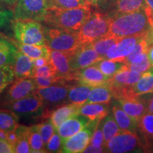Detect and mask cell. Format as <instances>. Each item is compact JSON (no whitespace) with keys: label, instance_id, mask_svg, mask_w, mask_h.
I'll return each mask as SVG.
<instances>
[{"label":"cell","instance_id":"obj_9","mask_svg":"<svg viewBox=\"0 0 153 153\" xmlns=\"http://www.w3.org/2000/svg\"><path fill=\"white\" fill-rule=\"evenodd\" d=\"M101 120H91L87 126L77 133L69 137L63 143L62 152L79 153L83 152L90 143L94 133Z\"/></svg>","mask_w":153,"mask_h":153},{"label":"cell","instance_id":"obj_14","mask_svg":"<svg viewBox=\"0 0 153 153\" xmlns=\"http://www.w3.org/2000/svg\"><path fill=\"white\" fill-rule=\"evenodd\" d=\"M70 53L51 50L50 62L54 68L56 76L65 82L74 81L75 72L73 71L70 62Z\"/></svg>","mask_w":153,"mask_h":153},{"label":"cell","instance_id":"obj_33","mask_svg":"<svg viewBox=\"0 0 153 153\" xmlns=\"http://www.w3.org/2000/svg\"><path fill=\"white\" fill-rule=\"evenodd\" d=\"M137 128L143 136L145 137V142L153 138V114L146 113L137 121Z\"/></svg>","mask_w":153,"mask_h":153},{"label":"cell","instance_id":"obj_8","mask_svg":"<svg viewBox=\"0 0 153 153\" xmlns=\"http://www.w3.org/2000/svg\"><path fill=\"white\" fill-rule=\"evenodd\" d=\"M48 10V0H17L13 19H29L43 22Z\"/></svg>","mask_w":153,"mask_h":153},{"label":"cell","instance_id":"obj_6","mask_svg":"<svg viewBox=\"0 0 153 153\" xmlns=\"http://www.w3.org/2000/svg\"><path fill=\"white\" fill-rule=\"evenodd\" d=\"M4 106L16 114L19 118H34L41 116L45 118V105L43 99L36 92L20 100L4 103Z\"/></svg>","mask_w":153,"mask_h":153},{"label":"cell","instance_id":"obj_48","mask_svg":"<svg viewBox=\"0 0 153 153\" xmlns=\"http://www.w3.org/2000/svg\"><path fill=\"white\" fill-rule=\"evenodd\" d=\"M105 149L104 147H98L89 144V145L85 148L83 152H104Z\"/></svg>","mask_w":153,"mask_h":153},{"label":"cell","instance_id":"obj_16","mask_svg":"<svg viewBox=\"0 0 153 153\" xmlns=\"http://www.w3.org/2000/svg\"><path fill=\"white\" fill-rule=\"evenodd\" d=\"M90 121L91 120L86 116L76 114L61 124L57 130L64 143L69 137L81 131Z\"/></svg>","mask_w":153,"mask_h":153},{"label":"cell","instance_id":"obj_1","mask_svg":"<svg viewBox=\"0 0 153 153\" xmlns=\"http://www.w3.org/2000/svg\"><path fill=\"white\" fill-rule=\"evenodd\" d=\"M152 28L148 14L145 9H143L112 16L109 30L106 35L121 38L147 33Z\"/></svg>","mask_w":153,"mask_h":153},{"label":"cell","instance_id":"obj_38","mask_svg":"<svg viewBox=\"0 0 153 153\" xmlns=\"http://www.w3.org/2000/svg\"><path fill=\"white\" fill-rule=\"evenodd\" d=\"M146 36H145V38H143V39H141L140 41L136 44V45L134 48L133 51H132V52L130 53L128 56L126 57L125 60H123V62L125 63L126 65H131L137 57L140 56V55H142L143 53L148 52L150 45H149L148 42L146 39Z\"/></svg>","mask_w":153,"mask_h":153},{"label":"cell","instance_id":"obj_45","mask_svg":"<svg viewBox=\"0 0 153 153\" xmlns=\"http://www.w3.org/2000/svg\"><path fill=\"white\" fill-rule=\"evenodd\" d=\"M14 19V12L8 9H0V28L4 27Z\"/></svg>","mask_w":153,"mask_h":153},{"label":"cell","instance_id":"obj_18","mask_svg":"<svg viewBox=\"0 0 153 153\" xmlns=\"http://www.w3.org/2000/svg\"><path fill=\"white\" fill-rule=\"evenodd\" d=\"M118 104L131 117L136 121L143 115L148 113L147 100L140 99V97L116 99Z\"/></svg>","mask_w":153,"mask_h":153},{"label":"cell","instance_id":"obj_44","mask_svg":"<svg viewBox=\"0 0 153 153\" xmlns=\"http://www.w3.org/2000/svg\"><path fill=\"white\" fill-rule=\"evenodd\" d=\"M89 144L98 147H104V148L105 143L104 134H103L102 128H101L100 123H99L98 127L96 129L94 133L93 136L91 137V140Z\"/></svg>","mask_w":153,"mask_h":153},{"label":"cell","instance_id":"obj_37","mask_svg":"<svg viewBox=\"0 0 153 153\" xmlns=\"http://www.w3.org/2000/svg\"><path fill=\"white\" fill-rule=\"evenodd\" d=\"M132 71L142 74L148 70L151 67L150 60L148 56V52H145L140 55L129 65H127Z\"/></svg>","mask_w":153,"mask_h":153},{"label":"cell","instance_id":"obj_32","mask_svg":"<svg viewBox=\"0 0 153 153\" xmlns=\"http://www.w3.org/2000/svg\"><path fill=\"white\" fill-rule=\"evenodd\" d=\"M94 65L105 75L110 78L119 72L126 65L125 63L121 61L108 60L106 58L103 59Z\"/></svg>","mask_w":153,"mask_h":153},{"label":"cell","instance_id":"obj_7","mask_svg":"<svg viewBox=\"0 0 153 153\" xmlns=\"http://www.w3.org/2000/svg\"><path fill=\"white\" fill-rule=\"evenodd\" d=\"M105 152L125 153L131 152H146L145 144L135 132L120 130L104 145Z\"/></svg>","mask_w":153,"mask_h":153},{"label":"cell","instance_id":"obj_52","mask_svg":"<svg viewBox=\"0 0 153 153\" xmlns=\"http://www.w3.org/2000/svg\"><path fill=\"white\" fill-rule=\"evenodd\" d=\"M0 2L10 6V7H14V6L16 5L17 0H0Z\"/></svg>","mask_w":153,"mask_h":153},{"label":"cell","instance_id":"obj_28","mask_svg":"<svg viewBox=\"0 0 153 153\" xmlns=\"http://www.w3.org/2000/svg\"><path fill=\"white\" fill-rule=\"evenodd\" d=\"M100 125L102 128L103 134L104 137V145L106 144L111 139L116 135L120 131L119 126L116 123L112 112L109 113L106 116L101 120Z\"/></svg>","mask_w":153,"mask_h":153},{"label":"cell","instance_id":"obj_29","mask_svg":"<svg viewBox=\"0 0 153 153\" xmlns=\"http://www.w3.org/2000/svg\"><path fill=\"white\" fill-rule=\"evenodd\" d=\"M19 118L11 110L0 109V129L7 133L14 132L20 124Z\"/></svg>","mask_w":153,"mask_h":153},{"label":"cell","instance_id":"obj_53","mask_svg":"<svg viewBox=\"0 0 153 153\" xmlns=\"http://www.w3.org/2000/svg\"><path fill=\"white\" fill-rule=\"evenodd\" d=\"M145 148H146V151L153 150V138L145 142Z\"/></svg>","mask_w":153,"mask_h":153},{"label":"cell","instance_id":"obj_27","mask_svg":"<svg viewBox=\"0 0 153 153\" xmlns=\"http://www.w3.org/2000/svg\"><path fill=\"white\" fill-rule=\"evenodd\" d=\"M17 48L9 40L0 38V67L11 65L14 62Z\"/></svg>","mask_w":153,"mask_h":153},{"label":"cell","instance_id":"obj_23","mask_svg":"<svg viewBox=\"0 0 153 153\" xmlns=\"http://www.w3.org/2000/svg\"><path fill=\"white\" fill-rule=\"evenodd\" d=\"M78 114L83 115L91 120H102L109 114V105L101 103L85 104L80 106Z\"/></svg>","mask_w":153,"mask_h":153},{"label":"cell","instance_id":"obj_19","mask_svg":"<svg viewBox=\"0 0 153 153\" xmlns=\"http://www.w3.org/2000/svg\"><path fill=\"white\" fill-rule=\"evenodd\" d=\"M145 0H113L106 14L112 17L145 9Z\"/></svg>","mask_w":153,"mask_h":153},{"label":"cell","instance_id":"obj_26","mask_svg":"<svg viewBox=\"0 0 153 153\" xmlns=\"http://www.w3.org/2000/svg\"><path fill=\"white\" fill-rule=\"evenodd\" d=\"M92 87L85 85H78L71 86L68 93V103L78 104L82 106L87 101Z\"/></svg>","mask_w":153,"mask_h":153},{"label":"cell","instance_id":"obj_50","mask_svg":"<svg viewBox=\"0 0 153 153\" xmlns=\"http://www.w3.org/2000/svg\"><path fill=\"white\" fill-rule=\"evenodd\" d=\"M148 56L149 60H150L151 66L153 67V44L150 45V47H149L148 51Z\"/></svg>","mask_w":153,"mask_h":153},{"label":"cell","instance_id":"obj_15","mask_svg":"<svg viewBox=\"0 0 153 153\" xmlns=\"http://www.w3.org/2000/svg\"><path fill=\"white\" fill-rule=\"evenodd\" d=\"M110 77L105 75L95 65L82 68L75 72L74 81L78 84L90 86L91 87L107 85Z\"/></svg>","mask_w":153,"mask_h":153},{"label":"cell","instance_id":"obj_39","mask_svg":"<svg viewBox=\"0 0 153 153\" xmlns=\"http://www.w3.org/2000/svg\"><path fill=\"white\" fill-rule=\"evenodd\" d=\"M37 126L45 146L47 143L49 142L50 139L53 136V134H54L55 128L54 127L52 121H51L50 118L48 120H47L46 121L42 122L41 123L37 124Z\"/></svg>","mask_w":153,"mask_h":153},{"label":"cell","instance_id":"obj_22","mask_svg":"<svg viewBox=\"0 0 153 153\" xmlns=\"http://www.w3.org/2000/svg\"><path fill=\"white\" fill-rule=\"evenodd\" d=\"M9 41L14 44L17 49L22 51L25 55H28L32 60H34L39 58H45L50 61L51 50L47 45H34L24 44L11 39H9Z\"/></svg>","mask_w":153,"mask_h":153},{"label":"cell","instance_id":"obj_5","mask_svg":"<svg viewBox=\"0 0 153 153\" xmlns=\"http://www.w3.org/2000/svg\"><path fill=\"white\" fill-rule=\"evenodd\" d=\"M45 45L51 50L72 53L81 45L78 32L61 28L45 27Z\"/></svg>","mask_w":153,"mask_h":153},{"label":"cell","instance_id":"obj_24","mask_svg":"<svg viewBox=\"0 0 153 153\" xmlns=\"http://www.w3.org/2000/svg\"><path fill=\"white\" fill-rule=\"evenodd\" d=\"M111 112L120 130L136 133L137 130L138 129L137 121L131 117L120 106L119 104H115L114 106H113Z\"/></svg>","mask_w":153,"mask_h":153},{"label":"cell","instance_id":"obj_49","mask_svg":"<svg viewBox=\"0 0 153 153\" xmlns=\"http://www.w3.org/2000/svg\"><path fill=\"white\" fill-rule=\"evenodd\" d=\"M147 106H148V112L153 114V94L147 101Z\"/></svg>","mask_w":153,"mask_h":153},{"label":"cell","instance_id":"obj_11","mask_svg":"<svg viewBox=\"0 0 153 153\" xmlns=\"http://www.w3.org/2000/svg\"><path fill=\"white\" fill-rule=\"evenodd\" d=\"M105 59L94 49L91 43L82 45L73 52L70 53V62L73 71L76 72L82 68L96 64Z\"/></svg>","mask_w":153,"mask_h":153},{"label":"cell","instance_id":"obj_25","mask_svg":"<svg viewBox=\"0 0 153 153\" xmlns=\"http://www.w3.org/2000/svg\"><path fill=\"white\" fill-rule=\"evenodd\" d=\"M114 97L111 88L107 85L92 87L85 104L89 103H101V104H109L112 97Z\"/></svg>","mask_w":153,"mask_h":153},{"label":"cell","instance_id":"obj_30","mask_svg":"<svg viewBox=\"0 0 153 153\" xmlns=\"http://www.w3.org/2000/svg\"><path fill=\"white\" fill-rule=\"evenodd\" d=\"M27 126L19 125L16 130L17 139L14 145V152L28 153L32 152L28 143Z\"/></svg>","mask_w":153,"mask_h":153},{"label":"cell","instance_id":"obj_35","mask_svg":"<svg viewBox=\"0 0 153 153\" xmlns=\"http://www.w3.org/2000/svg\"><path fill=\"white\" fill-rule=\"evenodd\" d=\"M48 9H68L89 5L85 0H48Z\"/></svg>","mask_w":153,"mask_h":153},{"label":"cell","instance_id":"obj_40","mask_svg":"<svg viewBox=\"0 0 153 153\" xmlns=\"http://www.w3.org/2000/svg\"><path fill=\"white\" fill-rule=\"evenodd\" d=\"M63 146V141L59 135L57 130L55 131L49 142L45 145V150L47 152H62Z\"/></svg>","mask_w":153,"mask_h":153},{"label":"cell","instance_id":"obj_41","mask_svg":"<svg viewBox=\"0 0 153 153\" xmlns=\"http://www.w3.org/2000/svg\"><path fill=\"white\" fill-rule=\"evenodd\" d=\"M56 76V72L51 62H48L43 65L36 67L34 77H51Z\"/></svg>","mask_w":153,"mask_h":153},{"label":"cell","instance_id":"obj_2","mask_svg":"<svg viewBox=\"0 0 153 153\" xmlns=\"http://www.w3.org/2000/svg\"><path fill=\"white\" fill-rule=\"evenodd\" d=\"M93 11L89 5L68 9L49 8L43 22L48 27L78 31Z\"/></svg>","mask_w":153,"mask_h":153},{"label":"cell","instance_id":"obj_12","mask_svg":"<svg viewBox=\"0 0 153 153\" xmlns=\"http://www.w3.org/2000/svg\"><path fill=\"white\" fill-rule=\"evenodd\" d=\"M38 86L34 77L16 79L11 84L5 95V103L11 102L36 93Z\"/></svg>","mask_w":153,"mask_h":153},{"label":"cell","instance_id":"obj_36","mask_svg":"<svg viewBox=\"0 0 153 153\" xmlns=\"http://www.w3.org/2000/svg\"><path fill=\"white\" fill-rule=\"evenodd\" d=\"M14 68L10 65L0 67V96L14 80Z\"/></svg>","mask_w":153,"mask_h":153},{"label":"cell","instance_id":"obj_17","mask_svg":"<svg viewBox=\"0 0 153 153\" xmlns=\"http://www.w3.org/2000/svg\"><path fill=\"white\" fill-rule=\"evenodd\" d=\"M13 68L16 79L34 77L36 65L33 60L17 49Z\"/></svg>","mask_w":153,"mask_h":153},{"label":"cell","instance_id":"obj_31","mask_svg":"<svg viewBox=\"0 0 153 153\" xmlns=\"http://www.w3.org/2000/svg\"><path fill=\"white\" fill-rule=\"evenodd\" d=\"M28 138L32 152H47L37 124L28 128Z\"/></svg>","mask_w":153,"mask_h":153},{"label":"cell","instance_id":"obj_46","mask_svg":"<svg viewBox=\"0 0 153 153\" xmlns=\"http://www.w3.org/2000/svg\"><path fill=\"white\" fill-rule=\"evenodd\" d=\"M14 152V146L7 140L0 138V153Z\"/></svg>","mask_w":153,"mask_h":153},{"label":"cell","instance_id":"obj_47","mask_svg":"<svg viewBox=\"0 0 153 153\" xmlns=\"http://www.w3.org/2000/svg\"><path fill=\"white\" fill-rule=\"evenodd\" d=\"M145 11L148 14L152 28H153V0H145Z\"/></svg>","mask_w":153,"mask_h":153},{"label":"cell","instance_id":"obj_51","mask_svg":"<svg viewBox=\"0 0 153 153\" xmlns=\"http://www.w3.org/2000/svg\"><path fill=\"white\" fill-rule=\"evenodd\" d=\"M146 39L148 42L149 45H151L153 44V28L148 32V35L146 36Z\"/></svg>","mask_w":153,"mask_h":153},{"label":"cell","instance_id":"obj_43","mask_svg":"<svg viewBox=\"0 0 153 153\" xmlns=\"http://www.w3.org/2000/svg\"><path fill=\"white\" fill-rule=\"evenodd\" d=\"M86 3L97 11L106 13L111 4L113 0H85Z\"/></svg>","mask_w":153,"mask_h":153},{"label":"cell","instance_id":"obj_4","mask_svg":"<svg viewBox=\"0 0 153 153\" xmlns=\"http://www.w3.org/2000/svg\"><path fill=\"white\" fill-rule=\"evenodd\" d=\"M111 17L106 13L94 11L91 16L78 30L81 45L93 43L106 36L109 30Z\"/></svg>","mask_w":153,"mask_h":153},{"label":"cell","instance_id":"obj_3","mask_svg":"<svg viewBox=\"0 0 153 153\" xmlns=\"http://www.w3.org/2000/svg\"><path fill=\"white\" fill-rule=\"evenodd\" d=\"M11 28L15 39L24 44L45 45V27L40 22L29 19H13Z\"/></svg>","mask_w":153,"mask_h":153},{"label":"cell","instance_id":"obj_42","mask_svg":"<svg viewBox=\"0 0 153 153\" xmlns=\"http://www.w3.org/2000/svg\"><path fill=\"white\" fill-rule=\"evenodd\" d=\"M37 84L38 88H44L51 87V86L59 85V84H65V81L59 79L57 76L51 77H34Z\"/></svg>","mask_w":153,"mask_h":153},{"label":"cell","instance_id":"obj_13","mask_svg":"<svg viewBox=\"0 0 153 153\" xmlns=\"http://www.w3.org/2000/svg\"><path fill=\"white\" fill-rule=\"evenodd\" d=\"M148 33L121 38L117 43L110 48L105 58L123 62L126 57L128 56L130 53L133 51L136 44L148 35Z\"/></svg>","mask_w":153,"mask_h":153},{"label":"cell","instance_id":"obj_34","mask_svg":"<svg viewBox=\"0 0 153 153\" xmlns=\"http://www.w3.org/2000/svg\"><path fill=\"white\" fill-rule=\"evenodd\" d=\"M120 39V38H116L111 36L106 35L91 43V45L99 55L105 57L110 48L117 43Z\"/></svg>","mask_w":153,"mask_h":153},{"label":"cell","instance_id":"obj_10","mask_svg":"<svg viewBox=\"0 0 153 153\" xmlns=\"http://www.w3.org/2000/svg\"><path fill=\"white\" fill-rule=\"evenodd\" d=\"M71 86L59 84L51 87L38 88L36 93L43 99L45 107V118L49 116V108L58 107L68 103V93Z\"/></svg>","mask_w":153,"mask_h":153},{"label":"cell","instance_id":"obj_21","mask_svg":"<svg viewBox=\"0 0 153 153\" xmlns=\"http://www.w3.org/2000/svg\"><path fill=\"white\" fill-rule=\"evenodd\" d=\"M80 106H81L78 104L67 103L57 107V108L53 110L50 114V119L52 121L55 129L58 128L61 124L71 118L74 114H78Z\"/></svg>","mask_w":153,"mask_h":153},{"label":"cell","instance_id":"obj_20","mask_svg":"<svg viewBox=\"0 0 153 153\" xmlns=\"http://www.w3.org/2000/svg\"><path fill=\"white\" fill-rule=\"evenodd\" d=\"M152 93H153V67L141 74L138 81L130 88L128 98Z\"/></svg>","mask_w":153,"mask_h":153}]
</instances>
